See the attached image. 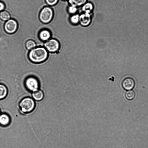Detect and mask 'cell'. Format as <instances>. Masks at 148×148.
<instances>
[{
    "mask_svg": "<svg viewBox=\"0 0 148 148\" xmlns=\"http://www.w3.org/2000/svg\"><path fill=\"white\" fill-rule=\"evenodd\" d=\"M61 0L65 1H66V0Z\"/></svg>",
    "mask_w": 148,
    "mask_h": 148,
    "instance_id": "22",
    "label": "cell"
},
{
    "mask_svg": "<svg viewBox=\"0 0 148 148\" xmlns=\"http://www.w3.org/2000/svg\"><path fill=\"white\" fill-rule=\"evenodd\" d=\"M44 93L40 90L38 89L32 92V96L33 99L35 101H40L42 100L44 97Z\"/></svg>",
    "mask_w": 148,
    "mask_h": 148,
    "instance_id": "11",
    "label": "cell"
},
{
    "mask_svg": "<svg viewBox=\"0 0 148 148\" xmlns=\"http://www.w3.org/2000/svg\"><path fill=\"white\" fill-rule=\"evenodd\" d=\"M88 0H68L70 5L78 8L82 6L87 2Z\"/></svg>",
    "mask_w": 148,
    "mask_h": 148,
    "instance_id": "14",
    "label": "cell"
},
{
    "mask_svg": "<svg viewBox=\"0 0 148 148\" xmlns=\"http://www.w3.org/2000/svg\"><path fill=\"white\" fill-rule=\"evenodd\" d=\"M134 80L131 77H127L123 80L122 85L123 88L126 90H130L134 88L135 86Z\"/></svg>",
    "mask_w": 148,
    "mask_h": 148,
    "instance_id": "8",
    "label": "cell"
},
{
    "mask_svg": "<svg viewBox=\"0 0 148 148\" xmlns=\"http://www.w3.org/2000/svg\"><path fill=\"white\" fill-rule=\"evenodd\" d=\"M51 36V32L47 29L41 30L38 34L40 39L43 41H47L50 39Z\"/></svg>",
    "mask_w": 148,
    "mask_h": 148,
    "instance_id": "10",
    "label": "cell"
},
{
    "mask_svg": "<svg viewBox=\"0 0 148 148\" xmlns=\"http://www.w3.org/2000/svg\"><path fill=\"white\" fill-rule=\"evenodd\" d=\"M67 10L70 14L73 15L76 14L78 11V8L70 5L68 8Z\"/></svg>",
    "mask_w": 148,
    "mask_h": 148,
    "instance_id": "19",
    "label": "cell"
},
{
    "mask_svg": "<svg viewBox=\"0 0 148 148\" xmlns=\"http://www.w3.org/2000/svg\"><path fill=\"white\" fill-rule=\"evenodd\" d=\"M53 15L52 9L49 6L44 7L40 11L39 15V19L44 23H47L52 20Z\"/></svg>",
    "mask_w": 148,
    "mask_h": 148,
    "instance_id": "3",
    "label": "cell"
},
{
    "mask_svg": "<svg viewBox=\"0 0 148 148\" xmlns=\"http://www.w3.org/2000/svg\"><path fill=\"white\" fill-rule=\"evenodd\" d=\"M1 114V110H0V114Z\"/></svg>",
    "mask_w": 148,
    "mask_h": 148,
    "instance_id": "23",
    "label": "cell"
},
{
    "mask_svg": "<svg viewBox=\"0 0 148 148\" xmlns=\"http://www.w3.org/2000/svg\"><path fill=\"white\" fill-rule=\"evenodd\" d=\"M5 8V5L4 3L0 1V12L4 10Z\"/></svg>",
    "mask_w": 148,
    "mask_h": 148,
    "instance_id": "21",
    "label": "cell"
},
{
    "mask_svg": "<svg viewBox=\"0 0 148 148\" xmlns=\"http://www.w3.org/2000/svg\"><path fill=\"white\" fill-rule=\"evenodd\" d=\"M47 4L49 6H53L56 5L59 0H45Z\"/></svg>",
    "mask_w": 148,
    "mask_h": 148,
    "instance_id": "20",
    "label": "cell"
},
{
    "mask_svg": "<svg viewBox=\"0 0 148 148\" xmlns=\"http://www.w3.org/2000/svg\"><path fill=\"white\" fill-rule=\"evenodd\" d=\"M79 15L76 14L71 15L69 18L71 23L73 25H76L79 23Z\"/></svg>",
    "mask_w": 148,
    "mask_h": 148,
    "instance_id": "16",
    "label": "cell"
},
{
    "mask_svg": "<svg viewBox=\"0 0 148 148\" xmlns=\"http://www.w3.org/2000/svg\"><path fill=\"white\" fill-rule=\"evenodd\" d=\"M20 111L24 114H28L32 112L36 107L35 100L29 97H26L22 99L18 103Z\"/></svg>",
    "mask_w": 148,
    "mask_h": 148,
    "instance_id": "2",
    "label": "cell"
},
{
    "mask_svg": "<svg viewBox=\"0 0 148 148\" xmlns=\"http://www.w3.org/2000/svg\"><path fill=\"white\" fill-rule=\"evenodd\" d=\"M25 85L27 89L32 92L38 90L39 87L38 80L33 76L29 77L26 79Z\"/></svg>",
    "mask_w": 148,
    "mask_h": 148,
    "instance_id": "4",
    "label": "cell"
},
{
    "mask_svg": "<svg viewBox=\"0 0 148 148\" xmlns=\"http://www.w3.org/2000/svg\"><path fill=\"white\" fill-rule=\"evenodd\" d=\"M25 45L27 50H30L36 47V44L34 40L30 39L27 41Z\"/></svg>",
    "mask_w": 148,
    "mask_h": 148,
    "instance_id": "17",
    "label": "cell"
},
{
    "mask_svg": "<svg viewBox=\"0 0 148 148\" xmlns=\"http://www.w3.org/2000/svg\"><path fill=\"white\" fill-rule=\"evenodd\" d=\"M48 56V52L44 47H39L31 49L28 54L29 60L32 62L39 63L46 60Z\"/></svg>",
    "mask_w": 148,
    "mask_h": 148,
    "instance_id": "1",
    "label": "cell"
},
{
    "mask_svg": "<svg viewBox=\"0 0 148 148\" xmlns=\"http://www.w3.org/2000/svg\"><path fill=\"white\" fill-rule=\"evenodd\" d=\"M8 93L7 88L5 86L2 84H0V100L5 99Z\"/></svg>",
    "mask_w": 148,
    "mask_h": 148,
    "instance_id": "13",
    "label": "cell"
},
{
    "mask_svg": "<svg viewBox=\"0 0 148 148\" xmlns=\"http://www.w3.org/2000/svg\"><path fill=\"white\" fill-rule=\"evenodd\" d=\"M91 14L83 12L79 15V23L81 25L87 27L90 25L92 20Z\"/></svg>",
    "mask_w": 148,
    "mask_h": 148,
    "instance_id": "7",
    "label": "cell"
},
{
    "mask_svg": "<svg viewBox=\"0 0 148 148\" xmlns=\"http://www.w3.org/2000/svg\"><path fill=\"white\" fill-rule=\"evenodd\" d=\"M11 119L10 116L7 113H4L0 114V125L6 127L10 123Z\"/></svg>",
    "mask_w": 148,
    "mask_h": 148,
    "instance_id": "9",
    "label": "cell"
},
{
    "mask_svg": "<svg viewBox=\"0 0 148 148\" xmlns=\"http://www.w3.org/2000/svg\"><path fill=\"white\" fill-rule=\"evenodd\" d=\"M3 27L4 31L7 33L12 34L16 31L18 27V23L16 20L11 18L5 22Z\"/></svg>",
    "mask_w": 148,
    "mask_h": 148,
    "instance_id": "6",
    "label": "cell"
},
{
    "mask_svg": "<svg viewBox=\"0 0 148 148\" xmlns=\"http://www.w3.org/2000/svg\"><path fill=\"white\" fill-rule=\"evenodd\" d=\"M10 19V15L8 11L4 10L0 12V19L2 21L6 22Z\"/></svg>",
    "mask_w": 148,
    "mask_h": 148,
    "instance_id": "15",
    "label": "cell"
},
{
    "mask_svg": "<svg viewBox=\"0 0 148 148\" xmlns=\"http://www.w3.org/2000/svg\"><path fill=\"white\" fill-rule=\"evenodd\" d=\"M44 46L48 51L51 53H55L59 50L60 45L57 40L52 38L46 41L44 44Z\"/></svg>",
    "mask_w": 148,
    "mask_h": 148,
    "instance_id": "5",
    "label": "cell"
},
{
    "mask_svg": "<svg viewBox=\"0 0 148 148\" xmlns=\"http://www.w3.org/2000/svg\"><path fill=\"white\" fill-rule=\"evenodd\" d=\"M135 94L134 92L132 90H129L127 91L125 94L126 99L129 100L133 99L134 98Z\"/></svg>",
    "mask_w": 148,
    "mask_h": 148,
    "instance_id": "18",
    "label": "cell"
},
{
    "mask_svg": "<svg viewBox=\"0 0 148 148\" xmlns=\"http://www.w3.org/2000/svg\"><path fill=\"white\" fill-rule=\"evenodd\" d=\"M93 9V4L91 2H87L82 6V10L83 12L92 13Z\"/></svg>",
    "mask_w": 148,
    "mask_h": 148,
    "instance_id": "12",
    "label": "cell"
}]
</instances>
